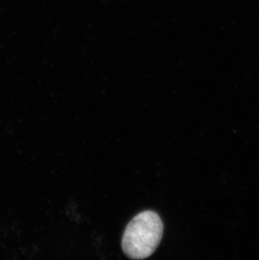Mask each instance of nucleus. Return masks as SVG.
<instances>
[{
  "mask_svg": "<svg viewBox=\"0 0 259 260\" xmlns=\"http://www.w3.org/2000/svg\"><path fill=\"white\" fill-rule=\"evenodd\" d=\"M164 224L158 214L146 211L130 221L122 238L124 253L132 259L152 255L161 242Z\"/></svg>",
  "mask_w": 259,
  "mask_h": 260,
  "instance_id": "nucleus-1",
  "label": "nucleus"
}]
</instances>
